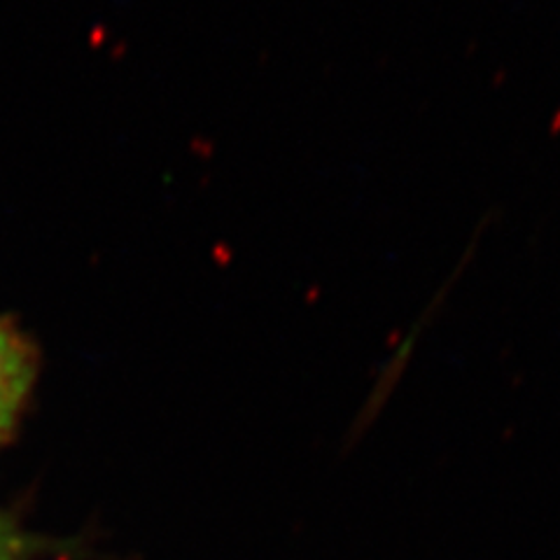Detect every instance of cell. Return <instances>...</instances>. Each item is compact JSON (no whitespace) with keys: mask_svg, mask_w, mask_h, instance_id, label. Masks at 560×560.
<instances>
[{"mask_svg":"<svg viewBox=\"0 0 560 560\" xmlns=\"http://www.w3.org/2000/svg\"><path fill=\"white\" fill-rule=\"evenodd\" d=\"M38 348L12 320L0 318V444L20 423L38 376Z\"/></svg>","mask_w":560,"mask_h":560,"instance_id":"cell-1","label":"cell"},{"mask_svg":"<svg viewBox=\"0 0 560 560\" xmlns=\"http://www.w3.org/2000/svg\"><path fill=\"white\" fill-rule=\"evenodd\" d=\"M26 541L16 523L0 512V560H24Z\"/></svg>","mask_w":560,"mask_h":560,"instance_id":"cell-2","label":"cell"}]
</instances>
